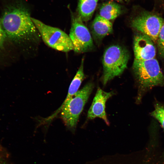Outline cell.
<instances>
[{
    "label": "cell",
    "mask_w": 164,
    "mask_h": 164,
    "mask_svg": "<svg viewBox=\"0 0 164 164\" xmlns=\"http://www.w3.org/2000/svg\"><path fill=\"white\" fill-rule=\"evenodd\" d=\"M7 37L18 43L36 41L39 33L32 19L29 9L17 3L9 5L0 18Z\"/></svg>",
    "instance_id": "cell-1"
},
{
    "label": "cell",
    "mask_w": 164,
    "mask_h": 164,
    "mask_svg": "<svg viewBox=\"0 0 164 164\" xmlns=\"http://www.w3.org/2000/svg\"><path fill=\"white\" fill-rule=\"evenodd\" d=\"M132 68L138 86L137 104L141 102L145 94L153 87H164V75L155 59H135Z\"/></svg>",
    "instance_id": "cell-2"
},
{
    "label": "cell",
    "mask_w": 164,
    "mask_h": 164,
    "mask_svg": "<svg viewBox=\"0 0 164 164\" xmlns=\"http://www.w3.org/2000/svg\"><path fill=\"white\" fill-rule=\"evenodd\" d=\"M93 87V84L91 82L86 84L72 97L62 104L49 119H52L61 111V116L65 125L69 129L74 131Z\"/></svg>",
    "instance_id": "cell-3"
},
{
    "label": "cell",
    "mask_w": 164,
    "mask_h": 164,
    "mask_svg": "<svg viewBox=\"0 0 164 164\" xmlns=\"http://www.w3.org/2000/svg\"><path fill=\"white\" fill-rule=\"evenodd\" d=\"M129 57L127 50L119 45H112L106 49L102 59L104 85L122 73L127 67Z\"/></svg>",
    "instance_id": "cell-4"
},
{
    "label": "cell",
    "mask_w": 164,
    "mask_h": 164,
    "mask_svg": "<svg viewBox=\"0 0 164 164\" xmlns=\"http://www.w3.org/2000/svg\"><path fill=\"white\" fill-rule=\"evenodd\" d=\"M32 19L44 42L49 47L59 51L67 52L73 50L69 36L60 29L47 25L40 21Z\"/></svg>",
    "instance_id": "cell-5"
},
{
    "label": "cell",
    "mask_w": 164,
    "mask_h": 164,
    "mask_svg": "<svg viewBox=\"0 0 164 164\" xmlns=\"http://www.w3.org/2000/svg\"><path fill=\"white\" fill-rule=\"evenodd\" d=\"M83 21L78 16L73 17L69 36L72 43L74 51L84 53L91 50L94 44L91 34Z\"/></svg>",
    "instance_id": "cell-6"
},
{
    "label": "cell",
    "mask_w": 164,
    "mask_h": 164,
    "mask_svg": "<svg viewBox=\"0 0 164 164\" xmlns=\"http://www.w3.org/2000/svg\"><path fill=\"white\" fill-rule=\"evenodd\" d=\"M164 24V20L161 17L145 12L134 18L131 25L137 30L149 36L153 42H156Z\"/></svg>",
    "instance_id": "cell-7"
},
{
    "label": "cell",
    "mask_w": 164,
    "mask_h": 164,
    "mask_svg": "<svg viewBox=\"0 0 164 164\" xmlns=\"http://www.w3.org/2000/svg\"><path fill=\"white\" fill-rule=\"evenodd\" d=\"M153 41L147 35L141 33L135 36L133 50L135 59L148 60L154 58L156 49Z\"/></svg>",
    "instance_id": "cell-8"
},
{
    "label": "cell",
    "mask_w": 164,
    "mask_h": 164,
    "mask_svg": "<svg viewBox=\"0 0 164 164\" xmlns=\"http://www.w3.org/2000/svg\"><path fill=\"white\" fill-rule=\"evenodd\" d=\"M113 94V92H106L98 88L88 112V118L93 119L99 118L103 120L107 125H109L105 111V104L107 100Z\"/></svg>",
    "instance_id": "cell-9"
},
{
    "label": "cell",
    "mask_w": 164,
    "mask_h": 164,
    "mask_svg": "<svg viewBox=\"0 0 164 164\" xmlns=\"http://www.w3.org/2000/svg\"><path fill=\"white\" fill-rule=\"evenodd\" d=\"M91 30L95 38L101 39L112 32V24L110 21L99 15L93 20Z\"/></svg>",
    "instance_id": "cell-10"
},
{
    "label": "cell",
    "mask_w": 164,
    "mask_h": 164,
    "mask_svg": "<svg viewBox=\"0 0 164 164\" xmlns=\"http://www.w3.org/2000/svg\"><path fill=\"white\" fill-rule=\"evenodd\" d=\"M98 0H79L77 10L78 16L84 21H87L91 18Z\"/></svg>",
    "instance_id": "cell-11"
},
{
    "label": "cell",
    "mask_w": 164,
    "mask_h": 164,
    "mask_svg": "<svg viewBox=\"0 0 164 164\" xmlns=\"http://www.w3.org/2000/svg\"><path fill=\"white\" fill-rule=\"evenodd\" d=\"M121 12L120 5L113 2L110 1L103 4L99 11V15L109 21L114 20Z\"/></svg>",
    "instance_id": "cell-12"
},
{
    "label": "cell",
    "mask_w": 164,
    "mask_h": 164,
    "mask_svg": "<svg viewBox=\"0 0 164 164\" xmlns=\"http://www.w3.org/2000/svg\"><path fill=\"white\" fill-rule=\"evenodd\" d=\"M84 59L83 58L80 65L70 85L67 97L63 104L70 99L77 93L84 78Z\"/></svg>",
    "instance_id": "cell-13"
},
{
    "label": "cell",
    "mask_w": 164,
    "mask_h": 164,
    "mask_svg": "<svg viewBox=\"0 0 164 164\" xmlns=\"http://www.w3.org/2000/svg\"><path fill=\"white\" fill-rule=\"evenodd\" d=\"M150 114L160 123L164 130V103L156 102Z\"/></svg>",
    "instance_id": "cell-14"
},
{
    "label": "cell",
    "mask_w": 164,
    "mask_h": 164,
    "mask_svg": "<svg viewBox=\"0 0 164 164\" xmlns=\"http://www.w3.org/2000/svg\"><path fill=\"white\" fill-rule=\"evenodd\" d=\"M156 42L159 53L164 59V24L160 32Z\"/></svg>",
    "instance_id": "cell-15"
},
{
    "label": "cell",
    "mask_w": 164,
    "mask_h": 164,
    "mask_svg": "<svg viewBox=\"0 0 164 164\" xmlns=\"http://www.w3.org/2000/svg\"><path fill=\"white\" fill-rule=\"evenodd\" d=\"M6 38L7 36L2 26L0 18V50L2 48Z\"/></svg>",
    "instance_id": "cell-16"
},
{
    "label": "cell",
    "mask_w": 164,
    "mask_h": 164,
    "mask_svg": "<svg viewBox=\"0 0 164 164\" xmlns=\"http://www.w3.org/2000/svg\"><path fill=\"white\" fill-rule=\"evenodd\" d=\"M0 152V164H7Z\"/></svg>",
    "instance_id": "cell-17"
},
{
    "label": "cell",
    "mask_w": 164,
    "mask_h": 164,
    "mask_svg": "<svg viewBox=\"0 0 164 164\" xmlns=\"http://www.w3.org/2000/svg\"><path fill=\"white\" fill-rule=\"evenodd\" d=\"M116 0L118 1H120V2L122 1V0Z\"/></svg>",
    "instance_id": "cell-18"
}]
</instances>
